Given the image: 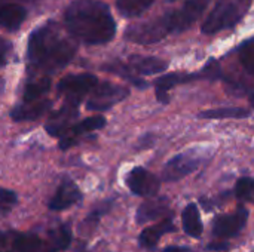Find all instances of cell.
Returning a JSON list of instances; mask_svg holds the SVG:
<instances>
[{
    "label": "cell",
    "instance_id": "obj_28",
    "mask_svg": "<svg viewBox=\"0 0 254 252\" xmlns=\"http://www.w3.org/2000/svg\"><path fill=\"white\" fill-rule=\"evenodd\" d=\"M229 247H228V244H208L207 245V250L208 251H225V250H228Z\"/></svg>",
    "mask_w": 254,
    "mask_h": 252
},
{
    "label": "cell",
    "instance_id": "obj_2",
    "mask_svg": "<svg viewBox=\"0 0 254 252\" xmlns=\"http://www.w3.org/2000/svg\"><path fill=\"white\" fill-rule=\"evenodd\" d=\"M67 30L86 45L110 42L116 33V22L106 3L98 0H74L64 15Z\"/></svg>",
    "mask_w": 254,
    "mask_h": 252
},
{
    "label": "cell",
    "instance_id": "obj_29",
    "mask_svg": "<svg viewBox=\"0 0 254 252\" xmlns=\"http://www.w3.org/2000/svg\"><path fill=\"white\" fill-rule=\"evenodd\" d=\"M9 48H10V45L6 40H1V62L3 64L6 62V53H7Z\"/></svg>",
    "mask_w": 254,
    "mask_h": 252
},
{
    "label": "cell",
    "instance_id": "obj_26",
    "mask_svg": "<svg viewBox=\"0 0 254 252\" xmlns=\"http://www.w3.org/2000/svg\"><path fill=\"white\" fill-rule=\"evenodd\" d=\"M18 203V196L15 192L9 189H0V214L6 217Z\"/></svg>",
    "mask_w": 254,
    "mask_h": 252
},
{
    "label": "cell",
    "instance_id": "obj_6",
    "mask_svg": "<svg viewBox=\"0 0 254 252\" xmlns=\"http://www.w3.org/2000/svg\"><path fill=\"white\" fill-rule=\"evenodd\" d=\"M98 85V79L94 74H71L65 76L58 83V92L65 98V102L80 104L83 97L94 91Z\"/></svg>",
    "mask_w": 254,
    "mask_h": 252
},
{
    "label": "cell",
    "instance_id": "obj_12",
    "mask_svg": "<svg viewBox=\"0 0 254 252\" xmlns=\"http://www.w3.org/2000/svg\"><path fill=\"white\" fill-rule=\"evenodd\" d=\"M104 125H106V119L103 116H92V117H88V119L82 120L77 125H70L60 137V149L67 150L71 146H76L77 140H79V137L82 134L101 129Z\"/></svg>",
    "mask_w": 254,
    "mask_h": 252
},
{
    "label": "cell",
    "instance_id": "obj_24",
    "mask_svg": "<svg viewBox=\"0 0 254 252\" xmlns=\"http://www.w3.org/2000/svg\"><path fill=\"white\" fill-rule=\"evenodd\" d=\"M235 196L240 202H249L254 198V178L243 177L235 184Z\"/></svg>",
    "mask_w": 254,
    "mask_h": 252
},
{
    "label": "cell",
    "instance_id": "obj_25",
    "mask_svg": "<svg viewBox=\"0 0 254 252\" xmlns=\"http://www.w3.org/2000/svg\"><path fill=\"white\" fill-rule=\"evenodd\" d=\"M240 59L244 68L254 76V39L247 40L240 46Z\"/></svg>",
    "mask_w": 254,
    "mask_h": 252
},
{
    "label": "cell",
    "instance_id": "obj_27",
    "mask_svg": "<svg viewBox=\"0 0 254 252\" xmlns=\"http://www.w3.org/2000/svg\"><path fill=\"white\" fill-rule=\"evenodd\" d=\"M162 252H192V251H190V248H188V247L170 245V247L164 248V251H162Z\"/></svg>",
    "mask_w": 254,
    "mask_h": 252
},
{
    "label": "cell",
    "instance_id": "obj_7",
    "mask_svg": "<svg viewBox=\"0 0 254 252\" xmlns=\"http://www.w3.org/2000/svg\"><path fill=\"white\" fill-rule=\"evenodd\" d=\"M249 209L244 205H240L232 214H220L214 217L211 232L214 238L219 239H232L237 238L247 226Z\"/></svg>",
    "mask_w": 254,
    "mask_h": 252
},
{
    "label": "cell",
    "instance_id": "obj_13",
    "mask_svg": "<svg viewBox=\"0 0 254 252\" xmlns=\"http://www.w3.org/2000/svg\"><path fill=\"white\" fill-rule=\"evenodd\" d=\"M168 214H170V199L167 196H158V198L153 196L138 206L135 212V223L138 226H143L146 223L159 218H167Z\"/></svg>",
    "mask_w": 254,
    "mask_h": 252
},
{
    "label": "cell",
    "instance_id": "obj_31",
    "mask_svg": "<svg viewBox=\"0 0 254 252\" xmlns=\"http://www.w3.org/2000/svg\"><path fill=\"white\" fill-rule=\"evenodd\" d=\"M3 1H6V0H3ZM19 1H31V0H19Z\"/></svg>",
    "mask_w": 254,
    "mask_h": 252
},
{
    "label": "cell",
    "instance_id": "obj_8",
    "mask_svg": "<svg viewBox=\"0 0 254 252\" xmlns=\"http://www.w3.org/2000/svg\"><path fill=\"white\" fill-rule=\"evenodd\" d=\"M125 184L132 195L140 198H153L161 189V180L141 166H135L127 174Z\"/></svg>",
    "mask_w": 254,
    "mask_h": 252
},
{
    "label": "cell",
    "instance_id": "obj_19",
    "mask_svg": "<svg viewBox=\"0 0 254 252\" xmlns=\"http://www.w3.org/2000/svg\"><path fill=\"white\" fill-rule=\"evenodd\" d=\"M25 18H27V10L16 3H7L0 10V22L3 28L9 31L18 30Z\"/></svg>",
    "mask_w": 254,
    "mask_h": 252
},
{
    "label": "cell",
    "instance_id": "obj_21",
    "mask_svg": "<svg viewBox=\"0 0 254 252\" xmlns=\"http://www.w3.org/2000/svg\"><path fill=\"white\" fill-rule=\"evenodd\" d=\"M51 88V79L49 77H37L34 80H30L25 85L22 100L24 101H36L40 100Z\"/></svg>",
    "mask_w": 254,
    "mask_h": 252
},
{
    "label": "cell",
    "instance_id": "obj_16",
    "mask_svg": "<svg viewBox=\"0 0 254 252\" xmlns=\"http://www.w3.org/2000/svg\"><path fill=\"white\" fill-rule=\"evenodd\" d=\"M51 107L49 100H36V101H22V104L16 105L10 111V117L16 122L22 120H36L45 114V111Z\"/></svg>",
    "mask_w": 254,
    "mask_h": 252
},
{
    "label": "cell",
    "instance_id": "obj_9",
    "mask_svg": "<svg viewBox=\"0 0 254 252\" xmlns=\"http://www.w3.org/2000/svg\"><path fill=\"white\" fill-rule=\"evenodd\" d=\"M128 94L129 91L127 88L110 83V82H104L101 85H97V88L92 92V97L86 102V108L94 110V111L109 110L115 104L122 101Z\"/></svg>",
    "mask_w": 254,
    "mask_h": 252
},
{
    "label": "cell",
    "instance_id": "obj_14",
    "mask_svg": "<svg viewBox=\"0 0 254 252\" xmlns=\"http://www.w3.org/2000/svg\"><path fill=\"white\" fill-rule=\"evenodd\" d=\"M173 232H176V226L173 224L171 217L162 218V221H159L158 224L141 230V233L138 235V245L140 248L146 251H155L162 236L167 233H173Z\"/></svg>",
    "mask_w": 254,
    "mask_h": 252
},
{
    "label": "cell",
    "instance_id": "obj_5",
    "mask_svg": "<svg viewBox=\"0 0 254 252\" xmlns=\"http://www.w3.org/2000/svg\"><path fill=\"white\" fill-rule=\"evenodd\" d=\"M241 18V10L238 6L229 0H220L214 9L205 18L201 30L204 34H214L225 28L234 27Z\"/></svg>",
    "mask_w": 254,
    "mask_h": 252
},
{
    "label": "cell",
    "instance_id": "obj_17",
    "mask_svg": "<svg viewBox=\"0 0 254 252\" xmlns=\"http://www.w3.org/2000/svg\"><path fill=\"white\" fill-rule=\"evenodd\" d=\"M131 71L137 74H155L162 73L168 68V61L156 58V56H141V55H132L128 59L127 64Z\"/></svg>",
    "mask_w": 254,
    "mask_h": 252
},
{
    "label": "cell",
    "instance_id": "obj_3",
    "mask_svg": "<svg viewBox=\"0 0 254 252\" xmlns=\"http://www.w3.org/2000/svg\"><path fill=\"white\" fill-rule=\"evenodd\" d=\"M210 0H186L180 9L164 13L158 18L131 25L125 36L128 40L140 45H150L165 39L170 34H177L189 28L204 12Z\"/></svg>",
    "mask_w": 254,
    "mask_h": 252
},
{
    "label": "cell",
    "instance_id": "obj_4",
    "mask_svg": "<svg viewBox=\"0 0 254 252\" xmlns=\"http://www.w3.org/2000/svg\"><path fill=\"white\" fill-rule=\"evenodd\" d=\"M73 233L68 224H60L51 229L46 236L34 232H3L1 252H63L70 248Z\"/></svg>",
    "mask_w": 254,
    "mask_h": 252
},
{
    "label": "cell",
    "instance_id": "obj_18",
    "mask_svg": "<svg viewBox=\"0 0 254 252\" xmlns=\"http://www.w3.org/2000/svg\"><path fill=\"white\" fill-rule=\"evenodd\" d=\"M182 227L183 232L192 238L199 239L204 232V226L201 221V212L196 203H188L182 211Z\"/></svg>",
    "mask_w": 254,
    "mask_h": 252
},
{
    "label": "cell",
    "instance_id": "obj_23",
    "mask_svg": "<svg viewBox=\"0 0 254 252\" xmlns=\"http://www.w3.org/2000/svg\"><path fill=\"white\" fill-rule=\"evenodd\" d=\"M112 205H113V202H112V201H104V202H101L100 205H97V206H95L89 214H88V217L83 220V223L80 224V229H89V230H94V229L97 227L98 221L101 220V217H104V215L110 211Z\"/></svg>",
    "mask_w": 254,
    "mask_h": 252
},
{
    "label": "cell",
    "instance_id": "obj_20",
    "mask_svg": "<svg viewBox=\"0 0 254 252\" xmlns=\"http://www.w3.org/2000/svg\"><path fill=\"white\" fill-rule=\"evenodd\" d=\"M250 116V110L243 107H222V108H211L207 111L199 113V117L204 119H244Z\"/></svg>",
    "mask_w": 254,
    "mask_h": 252
},
{
    "label": "cell",
    "instance_id": "obj_30",
    "mask_svg": "<svg viewBox=\"0 0 254 252\" xmlns=\"http://www.w3.org/2000/svg\"><path fill=\"white\" fill-rule=\"evenodd\" d=\"M250 102H252V105H253V107H254V94H253V95H252V98H250Z\"/></svg>",
    "mask_w": 254,
    "mask_h": 252
},
{
    "label": "cell",
    "instance_id": "obj_15",
    "mask_svg": "<svg viewBox=\"0 0 254 252\" xmlns=\"http://www.w3.org/2000/svg\"><path fill=\"white\" fill-rule=\"evenodd\" d=\"M202 77V74H183V73H173V74H165L162 77H159L156 82H155V88H156V98L159 102L165 104L168 102V94L170 91L180 85V83H186V82H190V80H195V79H199Z\"/></svg>",
    "mask_w": 254,
    "mask_h": 252
},
{
    "label": "cell",
    "instance_id": "obj_11",
    "mask_svg": "<svg viewBox=\"0 0 254 252\" xmlns=\"http://www.w3.org/2000/svg\"><path fill=\"white\" fill-rule=\"evenodd\" d=\"M83 199V195L80 192V189L77 187V184L70 180V178H64L57 192L54 193V196L49 199L48 202V209L54 211V212H60V211H65L77 203H80Z\"/></svg>",
    "mask_w": 254,
    "mask_h": 252
},
{
    "label": "cell",
    "instance_id": "obj_10",
    "mask_svg": "<svg viewBox=\"0 0 254 252\" xmlns=\"http://www.w3.org/2000/svg\"><path fill=\"white\" fill-rule=\"evenodd\" d=\"M201 159L193 153H180L170 159L162 169V180L167 183H176L198 169Z\"/></svg>",
    "mask_w": 254,
    "mask_h": 252
},
{
    "label": "cell",
    "instance_id": "obj_1",
    "mask_svg": "<svg viewBox=\"0 0 254 252\" xmlns=\"http://www.w3.org/2000/svg\"><path fill=\"white\" fill-rule=\"evenodd\" d=\"M27 53L30 70L52 74L71 61L76 43L57 24L48 22L30 34Z\"/></svg>",
    "mask_w": 254,
    "mask_h": 252
},
{
    "label": "cell",
    "instance_id": "obj_22",
    "mask_svg": "<svg viewBox=\"0 0 254 252\" xmlns=\"http://www.w3.org/2000/svg\"><path fill=\"white\" fill-rule=\"evenodd\" d=\"M155 0H118V10L124 16H137L152 6Z\"/></svg>",
    "mask_w": 254,
    "mask_h": 252
}]
</instances>
